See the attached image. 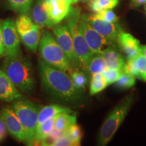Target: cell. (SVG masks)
<instances>
[{
  "instance_id": "cell-1",
  "label": "cell",
  "mask_w": 146,
  "mask_h": 146,
  "mask_svg": "<svg viewBox=\"0 0 146 146\" xmlns=\"http://www.w3.org/2000/svg\"><path fill=\"white\" fill-rule=\"evenodd\" d=\"M40 77L42 84L50 94L64 102L77 101L81 91L77 90L70 76L64 71L39 61Z\"/></svg>"
},
{
  "instance_id": "cell-2",
  "label": "cell",
  "mask_w": 146,
  "mask_h": 146,
  "mask_svg": "<svg viewBox=\"0 0 146 146\" xmlns=\"http://www.w3.org/2000/svg\"><path fill=\"white\" fill-rule=\"evenodd\" d=\"M2 70L18 90L27 94L33 92L35 81L32 66L22 55L6 56Z\"/></svg>"
},
{
  "instance_id": "cell-3",
  "label": "cell",
  "mask_w": 146,
  "mask_h": 146,
  "mask_svg": "<svg viewBox=\"0 0 146 146\" xmlns=\"http://www.w3.org/2000/svg\"><path fill=\"white\" fill-rule=\"evenodd\" d=\"M81 12L79 8L71 7L70 12L66 17V26L72 36L74 54L77 58L79 65L87 70V64L93 56L90 49L85 41L82 33L80 21Z\"/></svg>"
},
{
  "instance_id": "cell-4",
  "label": "cell",
  "mask_w": 146,
  "mask_h": 146,
  "mask_svg": "<svg viewBox=\"0 0 146 146\" xmlns=\"http://www.w3.org/2000/svg\"><path fill=\"white\" fill-rule=\"evenodd\" d=\"M38 47L40 56L44 62L66 72L72 71L68 58L50 32L43 31Z\"/></svg>"
},
{
  "instance_id": "cell-5",
  "label": "cell",
  "mask_w": 146,
  "mask_h": 146,
  "mask_svg": "<svg viewBox=\"0 0 146 146\" xmlns=\"http://www.w3.org/2000/svg\"><path fill=\"white\" fill-rule=\"evenodd\" d=\"M133 102V95H128L110 113L100 129L98 136V145H106L110 141L125 120L131 108Z\"/></svg>"
},
{
  "instance_id": "cell-6",
  "label": "cell",
  "mask_w": 146,
  "mask_h": 146,
  "mask_svg": "<svg viewBox=\"0 0 146 146\" xmlns=\"http://www.w3.org/2000/svg\"><path fill=\"white\" fill-rule=\"evenodd\" d=\"M12 109L23 125L26 133V142L31 145L33 141L37 125L39 108L33 102L22 98L15 100Z\"/></svg>"
},
{
  "instance_id": "cell-7",
  "label": "cell",
  "mask_w": 146,
  "mask_h": 146,
  "mask_svg": "<svg viewBox=\"0 0 146 146\" xmlns=\"http://www.w3.org/2000/svg\"><path fill=\"white\" fill-rule=\"evenodd\" d=\"M80 25L85 41L93 55L102 54L107 47L116 43L102 36L81 17Z\"/></svg>"
},
{
  "instance_id": "cell-8",
  "label": "cell",
  "mask_w": 146,
  "mask_h": 146,
  "mask_svg": "<svg viewBox=\"0 0 146 146\" xmlns=\"http://www.w3.org/2000/svg\"><path fill=\"white\" fill-rule=\"evenodd\" d=\"M1 29L5 55L9 56L21 55L20 36L14 21L12 19L5 20L1 23Z\"/></svg>"
},
{
  "instance_id": "cell-9",
  "label": "cell",
  "mask_w": 146,
  "mask_h": 146,
  "mask_svg": "<svg viewBox=\"0 0 146 146\" xmlns=\"http://www.w3.org/2000/svg\"><path fill=\"white\" fill-rule=\"evenodd\" d=\"M81 18L88 23L98 33L108 39L117 41L120 33L123 31L121 27L117 23H110L96 18L94 14H81Z\"/></svg>"
},
{
  "instance_id": "cell-10",
  "label": "cell",
  "mask_w": 146,
  "mask_h": 146,
  "mask_svg": "<svg viewBox=\"0 0 146 146\" xmlns=\"http://www.w3.org/2000/svg\"><path fill=\"white\" fill-rule=\"evenodd\" d=\"M53 33L56 42L66 55L71 65L79 64L74 54L72 36L66 25H56L53 28Z\"/></svg>"
},
{
  "instance_id": "cell-11",
  "label": "cell",
  "mask_w": 146,
  "mask_h": 146,
  "mask_svg": "<svg viewBox=\"0 0 146 146\" xmlns=\"http://www.w3.org/2000/svg\"><path fill=\"white\" fill-rule=\"evenodd\" d=\"M0 118L3 120L8 131L12 136L18 141H26L25 129L12 108H3L0 113Z\"/></svg>"
},
{
  "instance_id": "cell-12",
  "label": "cell",
  "mask_w": 146,
  "mask_h": 146,
  "mask_svg": "<svg viewBox=\"0 0 146 146\" xmlns=\"http://www.w3.org/2000/svg\"><path fill=\"white\" fill-rule=\"evenodd\" d=\"M53 25L59 24L70 12V3L66 0H43Z\"/></svg>"
},
{
  "instance_id": "cell-13",
  "label": "cell",
  "mask_w": 146,
  "mask_h": 146,
  "mask_svg": "<svg viewBox=\"0 0 146 146\" xmlns=\"http://www.w3.org/2000/svg\"><path fill=\"white\" fill-rule=\"evenodd\" d=\"M116 43L119 50L125 54L127 60L135 59L141 54L139 41L128 33H120Z\"/></svg>"
},
{
  "instance_id": "cell-14",
  "label": "cell",
  "mask_w": 146,
  "mask_h": 146,
  "mask_svg": "<svg viewBox=\"0 0 146 146\" xmlns=\"http://www.w3.org/2000/svg\"><path fill=\"white\" fill-rule=\"evenodd\" d=\"M23 98L18 89L5 74L0 69V100L5 102H11Z\"/></svg>"
},
{
  "instance_id": "cell-15",
  "label": "cell",
  "mask_w": 146,
  "mask_h": 146,
  "mask_svg": "<svg viewBox=\"0 0 146 146\" xmlns=\"http://www.w3.org/2000/svg\"><path fill=\"white\" fill-rule=\"evenodd\" d=\"M117 43L107 47L102 53V56L105 60L107 68L123 70L125 64V59L119 51Z\"/></svg>"
},
{
  "instance_id": "cell-16",
  "label": "cell",
  "mask_w": 146,
  "mask_h": 146,
  "mask_svg": "<svg viewBox=\"0 0 146 146\" xmlns=\"http://www.w3.org/2000/svg\"><path fill=\"white\" fill-rule=\"evenodd\" d=\"M19 36L23 44L27 48L33 52H35L39 46V41L41 36V27L36 24L35 26L31 30L24 34L20 35Z\"/></svg>"
},
{
  "instance_id": "cell-17",
  "label": "cell",
  "mask_w": 146,
  "mask_h": 146,
  "mask_svg": "<svg viewBox=\"0 0 146 146\" xmlns=\"http://www.w3.org/2000/svg\"><path fill=\"white\" fill-rule=\"evenodd\" d=\"M33 18L35 24L39 25L41 27L51 28L54 26L49 17L43 0H39L34 7Z\"/></svg>"
},
{
  "instance_id": "cell-18",
  "label": "cell",
  "mask_w": 146,
  "mask_h": 146,
  "mask_svg": "<svg viewBox=\"0 0 146 146\" xmlns=\"http://www.w3.org/2000/svg\"><path fill=\"white\" fill-rule=\"evenodd\" d=\"M64 112L72 113V110L69 108L62 106L59 105H50L42 108L39 110V115H38L36 127L50 118Z\"/></svg>"
},
{
  "instance_id": "cell-19",
  "label": "cell",
  "mask_w": 146,
  "mask_h": 146,
  "mask_svg": "<svg viewBox=\"0 0 146 146\" xmlns=\"http://www.w3.org/2000/svg\"><path fill=\"white\" fill-rule=\"evenodd\" d=\"M58 116V115H57ZM50 118L46 121L38 126L36 129L35 134L33 141L32 143H41L52 133L54 129V123L56 116Z\"/></svg>"
},
{
  "instance_id": "cell-20",
  "label": "cell",
  "mask_w": 146,
  "mask_h": 146,
  "mask_svg": "<svg viewBox=\"0 0 146 146\" xmlns=\"http://www.w3.org/2000/svg\"><path fill=\"white\" fill-rule=\"evenodd\" d=\"M76 123V115H73L72 113H61L56 116L54 123V129L58 131H66L71 126Z\"/></svg>"
},
{
  "instance_id": "cell-21",
  "label": "cell",
  "mask_w": 146,
  "mask_h": 146,
  "mask_svg": "<svg viewBox=\"0 0 146 146\" xmlns=\"http://www.w3.org/2000/svg\"><path fill=\"white\" fill-rule=\"evenodd\" d=\"M88 3L89 9L97 13L104 10H112L118 3V0H91Z\"/></svg>"
},
{
  "instance_id": "cell-22",
  "label": "cell",
  "mask_w": 146,
  "mask_h": 146,
  "mask_svg": "<svg viewBox=\"0 0 146 146\" xmlns=\"http://www.w3.org/2000/svg\"><path fill=\"white\" fill-rule=\"evenodd\" d=\"M106 68V64L101 54L93 55L87 67V70L91 74L94 73H102Z\"/></svg>"
},
{
  "instance_id": "cell-23",
  "label": "cell",
  "mask_w": 146,
  "mask_h": 146,
  "mask_svg": "<svg viewBox=\"0 0 146 146\" xmlns=\"http://www.w3.org/2000/svg\"><path fill=\"white\" fill-rule=\"evenodd\" d=\"M108 83L102 73H94L91 76L90 83L91 95H96L103 91L108 86Z\"/></svg>"
},
{
  "instance_id": "cell-24",
  "label": "cell",
  "mask_w": 146,
  "mask_h": 146,
  "mask_svg": "<svg viewBox=\"0 0 146 146\" xmlns=\"http://www.w3.org/2000/svg\"><path fill=\"white\" fill-rule=\"evenodd\" d=\"M15 24L19 35L31 31L36 25L28 16L25 14L20 16L16 20Z\"/></svg>"
},
{
  "instance_id": "cell-25",
  "label": "cell",
  "mask_w": 146,
  "mask_h": 146,
  "mask_svg": "<svg viewBox=\"0 0 146 146\" xmlns=\"http://www.w3.org/2000/svg\"><path fill=\"white\" fill-rule=\"evenodd\" d=\"M70 78L75 88L79 91L85 90L87 85L88 79L82 71L78 70H72L70 72Z\"/></svg>"
},
{
  "instance_id": "cell-26",
  "label": "cell",
  "mask_w": 146,
  "mask_h": 146,
  "mask_svg": "<svg viewBox=\"0 0 146 146\" xmlns=\"http://www.w3.org/2000/svg\"><path fill=\"white\" fill-rule=\"evenodd\" d=\"M116 86L120 89H128L133 87L135 84V77L131 74L123 72L121 76L115 82Z\"/></svg>"
},
{
  "instance_id": "cell-27",
  "label": "cell",
  "mask_w": 146,
  "mask_h": 146,
  "mask_svg": "<svg viewBox=\"0 0 146 146\" xmlns=\"http://www.w3.org/2000/svg\"><path fill=\"white\" fill-rule=\"evenodd\" d=\"M10 5L16 11L23 14L28 13L33 0H8Z\"/></svg>"
},
{
  "instance_id": "cell-28",
  "label": "cell",
  "mask_w": 146,
  "mask_h": 146,
  "mask_svg": "<svg viewBox=\"0 0 146 146\" xmlns=\"http://www.w3.org/2000/svg\"><path fill=\"white\" fill-rule=\"evenodd\" d=\"M123 70L120 69L107 68L102 72V74L104 76L108 85H111L118 81V78L123 74Z\"/></svg>"
},
{
  "instance_id": "cell-29",
  "label": "cell",
  "mask_w": 146,
  "mask_h": 146,
  "mask_svg": "<svg viewBox=\"0 0 146 146\" xmlns=\"http://www.w3.org/2000/svg\"><path fill=\"white\" fill-rule=\"evenodd\" d=\"M67 135L76 144V146L81 145V139L83 137V131L80 126H78L77 124H74L69 128L67 130Z\"/></svg>"
},
{
  "instance_id": "cell-30",
  "label": "cell",
  "mask_w": 146,
  "mask_h": 146,
  "mask_svg": "<svg viewBox=\"0 0 146 146\" xmlns=\"http://www.w3.org/2000/svg\"><path fill=\"white\" fill-rule=\"evenodd\" d=\"M135 60L138 70L137 78L146 81V57L140 54Z\"/></svg>"
},
{
  "instance_id": "cell-31",
  "label": "cell",
  "mask_w": 146,
  "mask_h": 146,
  "mask_svg": "<svg viewBox=\"0 0 146 146\" xmlns=\"http://www.w3.org/2000/svg\"><path fill=\"white\" fill-rule=\"evenodd\" d=\"M94 15L96 18L103 20V21L110 22V23H116L118 17L112 10H104L95 13Z\"/></svg>"
},
{
  "instance_id": "cell-32",
  "label": "cell",
  "mask_w": 146,
  "mask_h": 146,
  "mask_svg": "<svg viewBox=\"0 0 146 146\" xmlns=\"http://www.w3.org/2000/svg\"><path fill=\"white\" fill-rule=\"evenodd\" d=\"M123 72L126 73V74H129L132 76H134L135 77H137L138 70L135 59L127 60V62H125V66H124L123 68Z\"/></svg>"
},
{
  "instance_id": "cell-33",
  "label": "cell",
  "mask_w": 146,
  "mask_h": 146,
  "mask_svg": "<svg viewBox=\"0 0 146 146\" xmlns=\"http://www.w3.org/2000/svg\"><path fill=\"white\" fill-rule=\"evenodd\" d=\"M54 146H76V144L69 137L68 135H66L62 138L59 139L53 143Z\"/></svg>"
},
{
  "instance_id": "cell-34",
  "label": "cell",
  "mask_w": 146,
  "mask_h": 146,
  "mask_svg": "<svg viewBox=\"0 0 146 146\" xmlns=\"http://www.w3.org/2000/svg\"><path fill=\"white\" fill-rule=\"evenodd\" d=\"M7 133H8V129H7L6 126L3 120L0 118V142L6 137Z\"/></svg>"
},
{
  "instance_id": "cell-35",
  "label": "cell",
  "mask_w": 146,
  "mask_h": 146,
  "mask_svg": "<svg viewBox=\"0 0 146 146\" xmlns=\"http://www.w3.org/2000/svg\"><path fill=\"white\" fill-rule=\"evenodd\" d=\"M5 55V51L4 48V45H3L2 32H1V26H0V58Z\"/></svg>"
},
{
  "instance_id": "cell-36",
  "label": "cell",
  "mask_w": 146,
  "mask_h": 146,
  "mask_svg": "<svg viewBox=\"0 0 146 146\" xmlns=\"http://www.w3.org/2000/svg\"><path fill=\"white\" fill-rule=\"evenodd\" d=\"M146 4V0H131V5L133 7H139Z\"/></svg>"
},
{
  "instance_id": "cell-37",
  "label": "cell",
  "mask_w": 146,
  "mask_h": 146,
  "mask_svg": "<svg viewBox=\"0 0 146 146\" xmlns=\"http://www.w3.org/2000/svg\"><path fill=\"white\" fill-rule=\"evenodd\" d=\"M140 53L141 55L146 57V45H141L140 46Z\"/></svg>"
},
{
  "instance_id": "cell-38",
  "label": "cell",
  "mask_w": 146,
  "mask_h": 146,
  "mask_svg": "<svg viewBox=\"0 0 146 146\" xmlns=\"http://www.w3.org/2000/svg\"><path fill=\"white\" fill-rule=\"evenodd\" d=\"M66 1H68L70 4H74V3L78 2V0H66Z\"/></svg>"
},
{
  "instance_id": "cell-39",
  "label": "cell",
  "mask_w": 146,
  "mask_h": 146,
  "mask_svg": "<svg viewBox=\"0 0 146 146\" xmlns=\"http://www.w3.org/2000/svg\"><path fill=\"white\" fill-rule=\"evenodd\" d=\"M89 1H91V0H78V1H81V2H83V3H87L89 2Z\"/></svg>"
},
{
  "instance_id": "cell-40",
  "label": "cell",
  "mask_w": 146,
  "mask_h": 146,
  "mask_svg": "<svg viewBox=\"0 0 146 146\" xmlns=\"http://www.w3.org/2000/svg\"><path fill=\"white\" fill-rule=\"evenodd\" d=\"M144 10H145V14H146V4H145V5H144Z\"/></svg>"
}]
</instances>
